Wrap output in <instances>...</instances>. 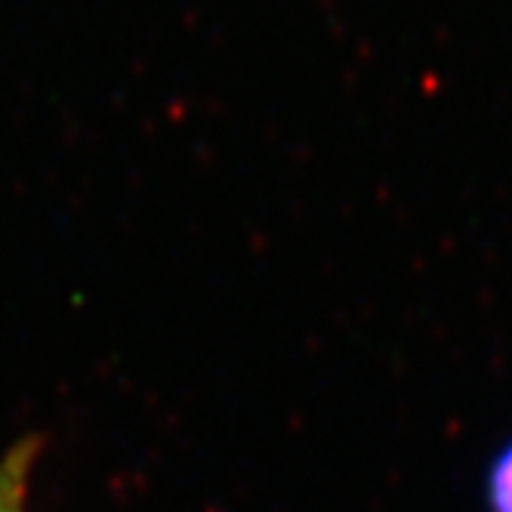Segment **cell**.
I'll return each mask as SVG.
<instances>
[{"mask_svg": "<svg viewBox=\"0 0 512 512\" xmlns=\"http://www.w3.org/2000/svg\"><path fill=\"white\" fill-rule=\"evenodd\" d=\"M491 506L494 512H512V445L491 469Z\"/></svg>", "mask_w": 512, "mask_h": 512, "instance_id": "2", "label": "cell"}, {"mask_svg": "<svg viewBox=\"0 0 512 512\" xmlns=\"http://www.w3.org/2000/svg\"><path fill=\"white\" fill-rule=\"evenodd\" d=\"M31 454L16 451L0 460V512H25Z\"/></svg>", "mask_w": 512, "mask_h": 512, "instance_id": "1", "label": "cell"}]
</instances>
